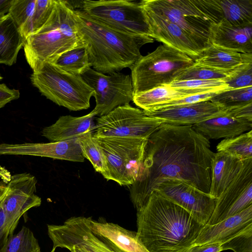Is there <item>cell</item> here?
Returning a JSON list of instances; mask_svg holds the SVG:
<instances>
[{
  "mask_svg": "<svg viewBox=\"0 0 252 252\" xmlns=\"http://www.w3.org/2000/svg\"><path fill=\"white\" fill-rule=\"evenodd\" d=\"M94 137L105 158L106 171L102 175L103 177L121 186L133 184L141 171L148 139L116 136Z\"/></svg>",
  "mask_w": 252,
  "mask_h": 252,
  "instance_id": "8",
  "label": "cell"
},
{
  "mask_svg": "<svg viewBox=\"0 0 252 252\" xmlns=\"http://www.w3.org/2000/svg\"><path fill=\"white\" fill-rule=\"evenodd\" d=\"M211 92L195 89H178L162 85L147 91L134 94L132 101L145 114L159 105L200 93Z\"/></svg>",
  "mask_w": 252,
  "mask_h": 252,
  "instance_id": "26",
  "label": "cell"
},
{
  "mask_svg": "<svg viewBox=\"0 0 252 252\" xmlns=\"http://www.w3.org/2000/svg\"><path fill=\"white\" fill-rule=\"evenodd\" d=\"M221 243L192 245L184 252H220Z\"/></svg>",
  "mask_w": 252,
  "mask_h": 252,
  "instance_id": "44",
  "label": "cell"
},
{
  "mask_svg": "<svg viewBox=\"0 0 252 252\" xmlns=\"http://www.w3.org/2000/svg\"><path fill=\"white\" fill-rule=\"evenodd\" d=\"M35 3L36 0H13L8 13L19 31L32 17Z\"/></svg>",
  "mask_w": 252,
  "mask_h": 252,
  "instance_id": "36",
  "label": "cell"
},
{
  "mask_svg": "<svg viewBox=\"0 0 252 252\" xmlns=\"http://www.w3.org/2000/svg\"><path fill=\"white\" fill-rule=\"evenodd\" d=\"M18 90L9 88L5 84H0V109L10 101L20 97Z\"/></svg>",
  "mask_w": 252,
  "mask_h": 252,
  "instance_id": "43",
  "label": "cell"
},
{
  "mask_svg": "<svg viewBox=\"0 0 252 252\" xmlns=\"http://www.w3.org/2000/svg\"><path fill=\"white\" fill-rule=\"evenodd\" d=\"M210 148L209 139L192 126L162 124L148 139L138 178L128 186L135 208L142 207L151 192L169 179L209 193L215 153Z\"/></svg>",
  "mask_w": 252,
  "mask_h": 252,
  "instance_id": "1",
  "label": "cell"
},
{
  "mask_svg": "<svg viewBox=\"0 0 252 252\" xmlns=\"http://www.w3.org/2000/svg\"><path fill=\"white\" fill-rule=\"evenodd\" d=\"M3 194L0 198V252H2L10 235V230L3 208Z\"/></svg>",
  "mask_w": 252,
  "mask_h": 252,
  "instance_id": "42",
  "label": "cell"
},
{
  "mask_svg": "<svg viewBox=\"0 0 252 252\" xmlns=\"http://www.w3.org/2000/svg\"><path fill=\"white\" fill-rule=\"evenodd\" d=\"M222 251L234 252H252V224L221 245Z\"/></svg>",
  "mask_w": 252,
  "mask_h": 252,
  "instance_id": "39",
  "label": "cell"
},
{
  "mask_svg": "<svg viewBox=\"0 0 252 252\" xmlns=\"http://www.w3.org/2000/svg\"><path fill=\"white\" fill-rule=\"evenodd\" d=\"M136 210L137 238L149 252H184L204 226L156 189Z\"/></svg>",
  "mask_w": 252,
  "mask_h": 252,
  "instance_id": "2",
  "label": "cell"
},
{
  "mask_svg": "<svg viewBox=\"0 0 252 252\" xmlns=\"http://www.w3.org/2000/svg\"><path fill=\"white\" fill-rule=\"evenodd\" d=\"M68 250L71 252H87V251L82 248L76 246L71 247Z\"/></svg>",
  "mask_w": 252,
  "mask_h": 252,
  "instance_id": "46",
  "label": "cell"
},
{
  "mask_svg": "<svg viewBox=\"0 0 252 252\" xmlns=\"http://www.w3.org/2000/svg\"><path fill=\"white\" fill-rule=\"evenodd\" d=\"M92 232L123 252H149L137 238V233L127 230L117 224L91 219Z\"/></svg>",
  "mask_w": 252,
  "mask_h": 252,
  "instance_id": "22",
  "label": "cell"
},
{
  "mask_svg": "<svg viewBox=\"0 0 252 252\" xmlns=\"http://www.w3.org/2000/svg\"><path fill=\"white\" fill-rule=\"evenodd\" d=\"M155 189L189 212L204 225L208 222L216 206V198L181 180L167 179Z\"/></svg>",
  "mask_w": 252,
  "mask_h": 252,
  "instance_id": "15",
  "label": "cell"
},
{
  "mask_svg": "<svg viewBox=\"0 0 252 252\" xmlns=\"http://www.w3.org/2000/svg\"><path fill=\"white\" fill-rule=\"evenodd\" d=\"M231 71L219 70L194 63L192 66L185 69L175 81L191 80L224 81L230 75Z\"/></svg>",
  "mask_w": 252,
  "mask_h": 252,
  "instance_id": "35",
  "label": "cell"
},
{
  "mask_svg": "<svg viewBox=\"0 0 252 252\" xmlns=\"http://www.w3.org/2000/svg\"><path fill=\"white\" fill-rule=\"evenodd\" d=\"M13 0H0V18L9 13Z\"/></svg>",
  "mask_w": 252,
  "mask_h": 252,
  "instance_id": "45",
  "label": "cell"
},
{
  "mask_svg": "<svg viewBox=\"0 0 252 252\" xmlns=\"http://www.w3.org/2000/svg\"><path fill=\"white\" fill-rule=\"evenodd\" d=\"M37 180L29 173L16 174L6 183L2 205L7 222L12 234L20 218L29 209L39 206L40 197L35 194Z\"/></svg>",
  "mask_w": 252,
  "mask_h": 252,
  "instance_id": "13",
  "label": "cell"
},
{
  "mask_svg": "<svg viewBox=\"0 0 252 252\" xmlns=\"http://www.w3.org/2000/svg\"><path fill=\"white\" fill-rule=\"evenodd\" d=\"M252 224V205L216 224H205L192 245L227 241Z\"/></svg>",
  "mask_w": 252,
  "mask_h": 252,
  "instance_id": "19",
  "label": "cell"
},
{
  "mask_svg": "<svg viewBox=\"0 0 252 252\" xmlns=\"http://www.w3.org/2000/svg\"><path fill=\"white\" fill-rule=\"evenodd\" d=\"M250 63H252V53L236 52L213 44L195 61L197 65L224 71H231Z\"/></svg>",
  "mask_w": 252,
  "mask_h": 252,
  "instance_id": "25",
  "label": "cell"
},
{
  "mask_svg": "<svg viewBox=\"0 0 252 252\" xmlns=\"http://www.w3.org/2000/svg\"><path fill=\"white\" fill-rule=\"evenodd\" d=\"M96 115L93 110L87 115L80 117L61 116L54 124L44 127L41 131V135L50 142L80 138L95 129L94 119Z\"/></svg>",
  "mask_w": 252,
  "mask_h": 252,
  "instance_id": "20",
  "label": "cell"
},
{
  "mask_svg": "<svg viewBox=\"0 0 252 252\" xmlns=\"http://www.w3.org/2000/svg\"><path fill=\"white\" fill-rule=\"evenodd\" d=\"M79 7L91 18L115 30L151 37L140 1L85 0L80 1Z\"/></svg>",
  "mask_w": 252,
  "mask_h": 252,
  "instance_id": "9",
  "label": "cell"
},
{
  "mask_svg": "<svg viewBox=\"0 0 252 252\" xmlns=\"http://www.w3.org/2000/svg\"><path fill=\"white\" fill-rule=\"evenodd\" d=\"M194 63L186 54L165 44L159 45L129 68L134 94L169 85Z\"/></svg>",
  "mask_w": 252,
  "mask_h": 252,
  "instance_id": "7",
  "label": "cell"
},
{
  "mask_svg": "<svg viewBox=\"0 0 252 252\" xmlns=\"http://www.w3.org/2000/svg\"><path fill=\"white\" fill-rule=\"evenodd\" d=\"M74 12L90 65L101 73L109 74L130 68L142 56V46L154 41L149 36L130 34L111 28L80 9H74Z\"/></svg>",
  "mask_w": 252,
  "mask_h": 252,
  "instance_id": "3",
  "label": "cell"
},
{
  "mask_svg": "<svg viewBox=\"0 0 252 252\" xmlns=\"http://www.w3.org/2000/svg\"><path fill=\"white\" fill-rule=\"evenodd\" d=\"M210 101L222 109L252 103V87L220 92Z\"/></svg>",
  "mask_w": 252,
  "mask_h": 252,
  "instance_id": "34",
  "label": "cell"
},
{
  "mask_svg": "<svg viewBox=\"0 0 252 252\" xmlns=\"http://www.w3.org/2000/svg\"><path fill=\"white\" fill-rule=\"evenodd\" d=\"M224 81L230 89L252 87V63L242 64L232 70Z\"/></svg>",
  "mask_w": 252,
  "mask_h": 252,
  "instance_id": "38",
  "label": "cell"
},
{
  "mask_svg": "<svg viewBox=\"0 0 252 252\" xmlns=\"http://www.w3.org/2000/svg\"><path fill=\"white\" fill-rule=\"evenodd\" d=\"M74 10L68 1L56 0L46 23L25 39V56L33 72L43 63H53L67 51L84 46L78 33Z\"/></svg>",
  "mask_w": 252,
  "mask_h": 252,
  "instance_id": "4",
  "label": "cell"
},
{
  "mask_svg": "<svg viewBox=\"0 0 252 252\" xmlns=\"http://www.w3.org/2000/svg\"><path fill=\"white\" fill-rule=\"evenodd\" d=\"M223 109L226 115L252 121V103Z\"/></svg>",
  "mask_w": 252,
  "mask_h": 252,
  "instance_id": "41",
  "label": "cell"
},
{
  "mask_svg": "<svg viewBox=\"0 0 252 252\" xmlns=\"http://www.w3.org/2000/svg\"><path fill=\"white\" fill-rule=\"evenodd\" d=\"M142 8L152 38L186 54L194 61L200 57L203 51L187 32L166 18Z\"/></svg>",
  "mask_w": 252,
  "mask_h": 252,
  "instance_id": "17",
  "label": "cell"
},
{
  "mask_svg": "<svg viewBox=\"0 0 252 252\" xmlns=\"http://www.w3.org/2000/svg\"><path fill=\"white\" fill-rule=\"evenodd\" d=\"M2 79V77L0 74V80H1Z\"/></svg>",
  "mask_w": 252,
  "mask_h": 252,
  "instance_id": "48",
  "label": "cell"
},
{
  "mask_svg": "<svg viewBox=\"0 0 252 252\" xmlns=\"http://www.w3.org/2000/svg\"><path fill=\"white\" fill-rule=\"evenodd\" d=\"M164 123L145 114L139 108L126 104L115 108L96 120L94 137H130L148 139Z\"/></svg>",
  "mask_w": 252,
  "mask_h": 252,
  "instance_id": "10",
  "label": "cell"
},
{
  "mask_svg": "<svg viewBox=\"0 0 252 252\" xmlns=\"http://www.w3.org/2000/svg\"><path fill=\"white\" fill-rule=\"evenodd\" d=\"M252 205V158L243 165L232 181L217 199L216 206L207 224H216Z\"/></svg>",
  "mask_w": 252,
  "mask_h": 252,
  "instance_id": "14",
  "label": "cell"
},
{
  "mask_svg": "<svg viewBox=\"0 0 252 252\" xmlns=\"http://www.w3.org/2000/svg\"><path fill=\"white\" fill-rule=\"evenodd\" d=\"M81 75L94 92V110L99 117L132 101L134 93L130 75L121 72L105 75L90 67Z\"/></svg>",
  "mask_w": 252,
  "mask_h": 252,
  "instance_id": "11",
  "label": "cell"
},
{
  "mask_svg": "<svg viewBox=\"0 0 252 252\" xmlns=\"http://www.w3.org/2000/svg\"><path fill=\"white\" fill-rule=\"evenodd\" d=\"M222 19L233 26L252 24V0H218Z\"/></svg>",
  "mask_w": 252,
  "mask_h": 252,
  "instance_id": "28",
  "label": "cell"
},
{
  "mask_svg": "<svg viewBox=\"0 0 252 252\" xmlns=\"http://www.w3.org/2000/svg\"><path fill=\"white\" fill-rule=\"evenodd\" d=\"M217 150L227 153L241 160L252 158V130L223 139L217 146Z\"/></svg>",
  "mask_w": 252,
  "mask_h": 252,
  "instance_id": "30",
  "label": "cell"
},
{
  "mask_svg": "<svg viewBox=\"0 0 252 252\" xmlns=\"http://www.w3.org/2000/svg\"><path fill=\"white\" fill-rule=\"evenodd\" d=\"M31 156L84 162L79 138L49 143L0 144V155Z\"/></svg>",
  "mask_w": 252,
  "mask_h": 252,
  "instance_id": "16",
  "label": "cell"
},
{
  "mask_svg": "<svg viewBox=\"0 0 252 252\" xmlns=\"http://www.w3.org/2000/svg\"><path fill=\"white\" fill-rule=\"evenodd\" d=\"M91 217H72L61 225H47L48 234L53 247L68 249L76 246L87 252H123L110 243L103 240L91 230Z\"/></svg>",
  "mask_w": 252,
  "mask_h": 252,
  "instance_id": "12",
  "label": "cell"
},
{
  "mask_svg": "<svg viewBox=\"0 0 252 252\" xmlns=\"http://www.w3.org/2000/svg\"><path fill=\"white\" fill-rule=\"evenodd\" d=\"M55 2L56 0H36L32 17L20 30L25 39L44 26L52 12Z\"/></svg>",
  "mask_w": 252,
  "mask_h": 252,
  "instance_id": "31",
  "label": "cell"
},
{
  "mask_svg": "<svg viewBox=\"0 0 252 252\" xmlns=\"http://www.w3.org/2000/svg\"><path fill=\"white\" fill-rule=\"evenodd\" d=\"M5 186L6 183L3 181H0V198L4 192Z\"/></svg>",
  "mask_w": 252,
  "mask_h": 252,
  "instance_id": "47",
  "label": "cell"
},
{
  "mask_svg": "<svg viewBox=\"0 0 252 252\" xmlns=\"http://www.w3.org/2000/svg\"><path fill=\"white\" fill-rule=\"evenodd\" d=\"M252 24L235 26L222 20L213 28L212 44L230 51L252 53Z\"/></svg>",
  "mask_w": 252,
  "mask_h": 252,
  "instance_id": "21",
  "label": "cell"
},
{
  "mask_svg": "<svg viewBox=\"0 0 252 252\" xmlns=\"http://www.w3.org/2000/svg\"><path fill=\"white\" fill-rule=\"evenodd\" d=\"M221 91H211L191 95L186 97L165 103L156 107L152 112L169 107L190 104L210 100L217 93ZM149 112V113H151ZM148 114V113H147Z\"/></svg>",
  "mask_w": 252,
  "mask_h": 252,
  "instance_id": "40",
  "label": "cell"
},
{
  "mask_svg": "<svg viewBox=\"0 0 252 252\" xmlns=\"http://www.w3.org/2000/svg\"><path fill=\"white\" fill-rule=\"evenodd\" d=\"M192 127L208 139H225L252 130V121L225 115L202 122Z\"/></svg>",
  "mask_w": 252,
  "mask_h": 252,
  "instance_id": "24",
  "label": "cell"
},
{
  "mask_svg": "<svg viewBox=\"0 0 252 252\" xmlns=\"http://www.w3.org/2000/svg\"><path fill=\"white\" fill-rule=\"evenodd\" d=\"M25 41L9 13L0 18V63L9 66L15 63Z\"/></svg>",
  "mask_w": 252,
  "mask_h": 252,
  "instance_id": "27",
  "label": "cell"
},
{
  "mask_svg": "<svg viewBox=\"0 0 252 252\" xmlns=\"http://www.w3.org/2000/svg\"><path fill=\"white\" fill-rule=\"evenodd\" d=\"M32 84L41 94L70 111L87 109L94 90L81 75L67 72L54 63L45 62L31 75Z\"/></svg>",
  "mask_w": 252,
  "mask_h": 252,
  "instance_id": "6",
  "label": "cell"
},
{
  "mask_svg": "<svg viewBox=\"0 0 252 252\" xmlns=\"http://www.w3.org/2000/svg\"><path fill=\"white\" fill-rule=\"evenodd\" d=\"M146 115L158 118L164 123L193 126L215 117L225 115V113L222 108L207 100L160 109Z\"/></svg>",
  "mask_w": 252,
  "mask_h": 252,
  "instance_id": "18",
  "label": "cell"
},
{
  "mask_svg": "<svg viewBox=\"0 0 252 252\" xmlns=\"http://www.w3.org/2000/svg\"><path fill=\"white\" fill-rule=\"evenodd\" d=\"M143 7L187 32L204 51L212 45L214 27L222 19L218 0H143Z\"/></svg>",
  "mask_w": 252,
  "mask_h": 252,
  "instance_id": "5",
  "label": "cell"
},
{
  "mask_svg": "<svg viewBox=\"0 0 252 252\" xmlns=\"http://www.w3.org/2000/svg\"><path fill=\"white\" fill-rule=\"evenodd\" d=\"M244 160L223 152L214 153L211 162V179L209 194L217 199L238 174Z\"/></svg>",
  "mask_w": 252,
  "mask_h": 252,
  "instance_id": "23",
  "label": "cell"
},
{
  "mask_svg": "<svg viewBox=\"0 0 252 252\" xmlns=\"http://www.w3.org/2000/svg\"><path fill=\"white\" fill-rule=\"evenodd\" d=\"M168 85L175 88L195 89L205 91L230 90L225 81L221 80L175 81Z\"/></svg>",
  "mask_w": 252,
  "mask_h": 252,
  "instance_id": "37",
  "label": "cell"
},
{
  "mask_svg": "<svg viewBox=\"0 0 252 252\" xmlns=\"http://www.w3.org/2000/svg\"><path fill=\"white\" fill-rule=\"evenodd\" d=\"M2 252H41L32 232L23 226L16 234L10 235Z\"/></svg>",
  "mask_w": 252,
  "mask_h": 252,
  "instance_id": "32",
  "label": "cell"
},
{
  "mask_svg": "<svg viewBox=\"0 0 252 252\" xmlns=\"http://www.w3.org/2000/svg\"><path fill=\"white\" fill-rule=\"evenodd\" d=\"M52 63L67 72L76 75H81L88 67H91L84 46L67 51Z\"/></svg>",
  "mask_w": 252,
  "mask_h": 252,
  "instance_id": "29",
  "label": "cell"
},
{
  "mask_svg": "<svg viewBox=\"0 0 252 252\" xmlns=\"http://www.w3.org/2000/svg\"><path fill=\"white\" fill-rule=\"evenodd\" d=\"M90 131L79 138L84 157L88 159L95 170L102 175L106 171V163L102 150Z\"/></svg>",
  "mask_w": 252,
  "mask_h": 252,
  "instance_id": "33",
  "label": "cell"
}]
</instances>
